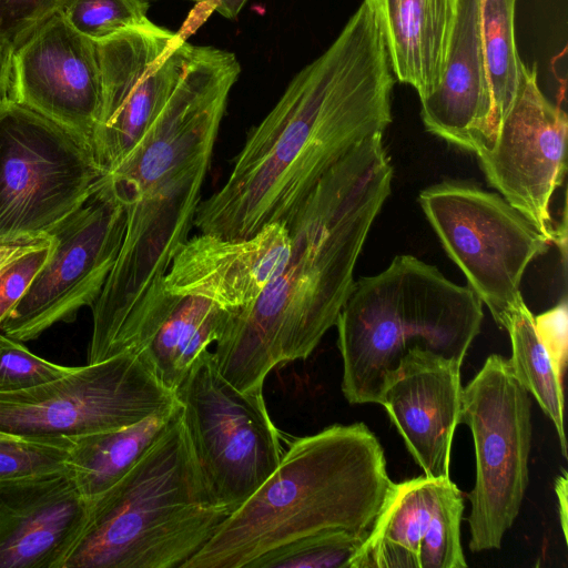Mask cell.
<instances>
[{"instance_id":"cell-1","label":"cell","mask_w":568,"mask_h":568,"mask_svg":"<svg viewBox=\"0 0 568 568\" xmlns=\"http://www.w3.org/2000/svg\"><path fill=\"white\" fill-rule=\"evenodd\" d=\"M393 70L375 9L364 0L334 42L291 80L247 133L225 182L202 200L200 233L248 237L286 222L318 181L392 122Z\"/></svg>"},{"instance_id":"cell-2","label":"cell","mask_w":568,"mask_h":568,"mask_svg":"<svg viewBox=\"0 0 568 568\" xmlns=\"http://www.w3.org/2000/svg\"><path fill=\"white\" fill-rule=\"evenodd\" d=\"M393 173L376 133L327 171L285 222L292 250L284 268L254 302L231 313L215 343V364L235 388L263 389L274 367L306 359L336 325Z\"/></svg>"},{"instance_id":"cell-3","label":"cell","mask_w":568,"mask_h":568,"mask_svg":"<svg viewBox=\"0 0 568 568\" xmlns=\"http://www.w3.org/2000/svg\"><path fill=\"white\" fill-rule=\"evenodd\" d=\"M233 52L184 41L175 87L129 155L108 175L125 209L116 261L92 305L88 362L97 363L142 300L163 286L189 239L232 87Z\"/></svg>"},{"instance_id":"cell-4","label":"cell","mask_w":568,"mask_h":568,"mask_svg":"<svg viewBox=\"0 0 568 568\" xmlns=\"http://www.w3.org/2000/svg\"><path fill=\"white\" fill-rule=\"evenodd\" d=\"M392 483L382 444L364 423L296 438L182 568H248L261 555L321 531L367 536Z\"/></svg>"},{"instance_id":"cell-5","label":"cell","mask_w":568,"mask_h":568,"mask_svg":"<svg viewBox=\"0 0 568 568\" xmlns=\"http://www.w3.org/2000/svg\"><path fill=\"white\" fill-rule=\"evenodd\" d=\"M483 318V303L468 285L452 282L413 255L395 256L381 273L355 281L338 315L345 398L379 404L412 348L463 364Z\"/></svg>"},{"instance_id":"cell-6","label":"cell","mask_w":568,"mask_h":568,"mask_svg":"<svg viewBox=\"0 0 568 568\" xmlns=\"http://www.w3.org/2000/svg\"><path fill=\"white\" fill-rule=\"evenodd\" d=\"M230 514L205 489L180 409L142 459L90 500L62 568H182Z\"/></svg>"},{"instance_id":"cell-7","label":"cell","mask_w":568,"mask_h":568,"mask_svg":"<svg viewBox=\"0 0 568 568\" xmlns=\"http://www.w3.org/2000/svg\"><path fill=\"white\" fill-rule=\"evenodd\" d=\"M181 418L211 500L237 509L275 470L284 448L263 389L242 392L205 349L175 390Z\"/></svg>"},{"instance_id":"cell-8","label":"cell","mask_w":568,"mask_h":568,"mask_svg":"<svg viewBox=\"0 0 568 568\" xmlns=\"http://www.w3.org/2000/svg\"><path fill=\"white\" fill-rule=\"evenodd\" d=\"M102 176L70 131L11 98L0 103V244L48 237Z\"/></svg>"},{"instance_id":"cell-9","label":"cell","mask_w":568,"mask_h":568,"mask_svg":"<svg viewBox=\"0 0 568 568\" xmlns=\"http://www.w3.org/2000/svg\"><path fill=\"white\" fill-rule=\"evenodd\" d=\"M418 203L468 286L505 328L524 300L520 283L527 266L551 243L500 194L469 183L430 185Z\"/></svg>"},{"instance_id":"cell-10","label":"cell","mask_w":568,"mask_h":568,"mask_svg":"<svg viewBox=\"0 0 568 568\" xmlns=\"http://www.w3.org/2000/svg\"><path fill=\"white\" fill-rule=\"evenodd\" d=\"M530 407L509 359L498 354L488 356L463 387L459 424L469 427L476 457V481L468 495L473 552L499 549L519 514L529 480Z\"/></svg>"},{"instance_id":"cell-11","label":"cell","mask_w":568,"mask_h":568,"mask_svg":"<svg viewBox=\"0 0 568 568\" xmlns=\"http://www.w3.org/2000/svg\"><path fill=\"white\" fill-rule=\"evenodd\" d=\"M176 400L139 355L122 354L28 389L0 393V435L74 440L132 425Z\"/></svg>"},{"instance_id":"cell-12","label":"cell","mask_w":568,"mask_h":568,"mask_svg":"<svg viewBox=\"0 0 568 568\" xmlns=\"http://www.w3.org/2000/svg\"><path fill=\"white\" fill-rule=\"evenodd\" d=\"M125 232V209L105 174L49 234L50 254L20 302L0 325L19 342L38 338L57 323L73 322L92 307L116 261Z\"/></svg>"},{"instance_id":"cell-13","label":"cell","mask_w":568,"mask_h":568,"mask_svg":"<svg viewBox=\"0 0 568 568\" xmlns=\"http://www.w3.org/2000/svg\"><path fill=\"white\" fill-rule=\"evenodd\" d=\"M185 39L152 21L97 42L101 105L92 152L109 174L134 149L178 81Z\"/></svg>"},{"instance_id":"cell-14","label":"cell","mask_w":568,"mask_h":568,"mask_svg":"<svg viewBox=\"0 0 568 568\" xmlns=\"http://www.w3.org/2000/svg\"><path fill=\"white\" fill-rule=\"evenodd\" d=\"M566 112L540 91L536 65L523 63L518 89L494 143L475 154L489 184L550 243V201L566 170Z\"/></svg>"},{"instance_id":"cell-15","label":"cell","mask_w":568,"mask_h":568,"mask_svg":"<svg viewBox=\"0 0 568 568\" xmlns=\"http://www.w3.org/2000/svg\"><path fill=\"white\" fill-rule=\"evenodd\" d=\"M10 98L87 143L101 105L98 44L58 11L11 54Z\"/></svg>"},{"instance_id":"cell-16","label":"cell","mask_w":568,"mask_h":568,"mask_svg":"<svg viewBox=\"0 0 568 568\" xmlns=\"http://www.w3.org/2000/svg\"><path fill=\"white\" fill-rule=\"evenodd\" d=\"M464 497L449 477L392 483L349 568H466Z\"/></svg>"},{"instance_id":"cell-17","label":"cell","mask_w":568,"mask_h":568,"mask_svg":"<svg viewBox=\"0 0 568 568\" xmlns=\"http://www.w3.org/2000/svg\"><path fill=\"white\" fill-rule=\"evenodd\" d=\"M292 250L285 222L248 237L200 233L189 237L163 277L166 292L209 300L235 312L254 302L282 272Z\"/></svg>"},{"instance_id":"cell-18","label":"cell","mask_w":568,"mask_h":568,"mask_svg":"<svg viewBox=\"0 0 568 568\" xmlns=\"http://www.w3.org/2000/svg\"><path fill=\"white\" fill-rule=\"evenodd\" d=\"M89 508L68 467L0 480V568H62Z\"/></svg>"},{"instance_id":"cell-19","label":"cell","mask_w":568,"mask_h":568,"mask_svg":"<svg viewBox=\"0 0 568 568\" xmlns=\"http://www.w3.org/2000/svg\"><path fill=\"white\" fill-rule=\"evenodd\" d=\"M462 365L412 348L383 390L379 404L427 477H449L452 443L462 409Z\"/></svg>"},{"instance_id":"cell-20","label":"cell","mask_w":568,"mask_h":568,"mask_svg":"<svg viewBox=\"0 0 568 568\" xmlns=\"http://www.w3.org/2000/svg\"><path fill=\"white\" fill-rule=\"evenodd\" d=\"M231 313L209 300L175 295L162 286L126 318L102 362L122 354L139 355L163 386L175 393L200 355L221 339Z\"/></svg>"},{"instance_id":"cell-21","label":"cell","mask_w":568,"mask_h":568,"mask_svg":"<svg viewBox=\"0 0 568 568\" xmlns=\"http://www.w3.org/2000/svg\"><path fill=\"white\" fill-rule=\"evenodd\" d=\"M481 0H460L447 64L439 85L420 99L428 132L476 153L488 140L493 111L485 63Z\"/></svg>"},{"instance_id":"cell-22","label":"cell","mask_w":568,"mask_h":568,"mask_svg":"<svg viewBox=\"0 0 568 568\" xmlns=\"http://www.w3.org/2000/svg\"><path fill=\"white\" fill-rule=\"evenodd\" d=\"M397 80L419 99L440 83L460 0H369Z\"/></svg>"},{"instance_id":"cell-23","label":"cell","mask_w":568,"mask_h":568,"mask_svg":"<svg viewBox=\"0 0 568 568\" xmlns=\"http://www.w3.org/2000/svg\"><path fill=\"white\" fill-rule=\"evenodd\" d=\"M176 400L132 425L73 440L67 467L90 501L123 478L151 449L180 413Z\"/></svg>"},{"instance_id":"cell-24","label":"cell","mask_w":568,"mask_h":568,"mask_svg":"<svg viewBox=\"0 0 568 568\" xmlns=\"http://www.w3.org/2000/svg\"><path fill=\"white\" fill-rule=\"evenodd\" d=\"M515 4L516 0H481V39L493 111L488 140L480 150L494 143L519 84L523 62L515 40Z\"/></svg>"},{"instance_id":"cell-25","label":"cell","mask_w":568,"mask_h":568,"mask_svg":"<svg viewBox=\"0 0 568 568\" xmlns=\"http://www.w3.org/2000/svg\"><path fill=\"white\" fill-rule=\"evenodd\" d=\"M505 329L509 333L511 357L508 358L514 376L530 393L552 422L561 448L567 457L564 429V388L541 345L534 325V315L525 301L511 313Z\"/></svg>"},{"instance_id":"cell-26","label":"cell","mask_w":568,"mask_h":568,"mask_svg":"<svg viewBox=\"0 0 568 568\" xmlns=\"http://www.w3.org/2000/svg\"><path fill=\"white\" fill-rule=\"evenodd\" d=\"M366 537L346 530L311 534L261 555L248 568H349Z\"/></svg>"},{"instance_id":"cell-27","label":"cell","mask_w":568,"mask_h":568,"mask_svg":"<svg viewBox=\"0 0 568 568\" xmlns=\"http://www.w3.org/2000/svg\"><path fill=\"white\" fill-rule=\"evenodd\" d=\"M145 0H67L60 12L68 23L94 42L149 21Z\"/></svg>"},{"instance_id":"cell-28","label":"cell","mask_w":568,"mask_h":568,"mask_svg":"<svg viewBox=\"0 0 568 568\" xmlns=\"http://www.w3.org/2000/svg\"><path fill=\"white\" fill-rule=\"evenodd\" d=\"M73 440L28 439L0 435V480L54 471L67 467Z\"/></svg>"},{"instance_id":"cell-29","label":"cell","mask_w":568,"mask_h":568,"mask_svg":"<svg viewBox=\"0 0 568 568\" xmlns=\"http://www.w3.org/2000/svg\"><path fill=\"white\" fill-rule=\"evenodd\" d=\"M73 369L39 357L21 342L0 333V393L28 389L65 376Z\"/></svg>"},{"instance_id":"cell-30","label":"cell","mask_w":568,"mask_h":568,"mask_svg":"<svg viewBox=\"0 0 568 568\" xmlns=\"http://www.w3.org/2000/svg\"><path fill=\"white\" fill-rule=\"evenodd\" d=\"M67 0H0V45L11 55Z\"/></svg>"},{"instance_id":"cell-31","label":"cell","mask_w":568,"mask_h":568,"mask_svg":"<svg viewBox=\"0 0 568 568\" xmlns=\"http://www.w3.org/2000/svg\"><path fill=\"white\" fill-rule=\"evenodd\" d=\"M50 251L51 242L13 258L0 268V325L20 302Z\"/></svg>"},{"instance_id":"cell-32","label":"cell","mask_w":568,"mask_h":568,"mask_svg":"<svg viewBox=\"0 0 568 568\" xmlns=\"http://www.w3.org/2000/svg\"><path fill=\"white\" fill-rule=\"evenodd\" d=\"M534 325L557 377L562 382L568 358L567 300L562 298L554 307L534 316Z\"/></svg>"},{"instance_id":"cell-33","label":"cell","mask_w":568,"mask_h":568,"mask_svg":"<svg viewBox=\"0 0 568 568\" xmlns=\"http://www.w3.org/2000/svg\"><path fill=\"white\" fill-rule=\"evenodd\" d=\"M50 237L0 244V268L13 258L34 248L50 244Z\"/></svg>"},{"instance_id":"cell-34","label":"cell","mask_w":568,"mask_h":568,"mask_svg":"<svg viewBox=\"0 0 568 568\" xmlns=\"http://www.w3.org/2000/svg\"><path fill=\"white\" fill-rule=\"evenodd\" d=\"M568 476L567 471L562 470V474L558 476L555 480V493L558 499V511H559V520L562 529V535L565 540L567 541V497H568Z\"/></svg>"},{"instance_id":"cell-35","label":"cell","mask_w":568,"mask_h":568,"mask_svg":"<svg viewBox=\"0 0 568 568\" xmlns=\"http://www.w3.org/2000/svg\"><path fill=\"white\" fill-rule=\"evenodd\" d=\"M11 55L0 45V103L10 98Z\"/></svg>"},{"instance_id":"cell-36","label":"cell","mask_w":568,"mask_h":568,"mask_svg":"<svg viewBox=\"0 0 568 568\" xmlns=\"http://www.w3.org/2000/svg\"><path fill=\"white\" fill-rule=\"evenodd\" d=\"M247 0H209L211 9L227 19L235 18Z\"/></svg>"},{"instance_id":"cell-37","label":"cell","mask_w":568,"mask_h":568,"mask_svg":"<svg viewBox=\"0 0 568 568\" xmlns=\"http://www.w3.org/2000/svg\"><path fill=\"white\" fill-rule=\"evenodd\" d=\"M191 1H194V2H207L209 0H191Z\"/></svg>"}]
</instances>
